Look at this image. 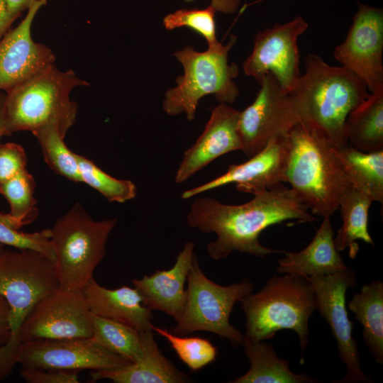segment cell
<instances>
[{"label": "cell", "mask_w": 383, "mask_h": 383, "mask_svg": "<svg viewBox=\"0 0 383 383\" xmlns=\"http://www.w3.org/2000/svg\"><path fill=\"white\" fill-rule=\"evenodd\" d=\"M304 72L289 92L299 123L326 138L334 147L348 146L344 125L348 114L370 95L365 84L342 66H332L309 53Z\"/></svg>", "instance_id": "cell-2"}, {"label": "cell", "mask_w": 383, "mask_h": 383, "mask_svg": "<svg viewBox=\"0 0 383 383\" xmlns=\"http://www.w3.org/2000/svg\"><path fill=\"white\" fill-rule=\"evenodd\" d=\"M91 314L111 319L139 331H152V311L143 304L133 287L109 289L92 278L82 289Z\"/></svg>", "instance_id": "cell-20"}, {"label": "cell", "mask_w": 383, "mask_h": 383, "mask_svg": "<svg viewBox=\"0 0 383 383\" xmlns=\"http://www.w3.org/2000/svg\"><path fill=\"white\" fill-rule=\"evenodd\" d=\"M242 0H211V6L217 12L225 14H232L235 13Z\"/></svg>", "instance_id": "cell-38"}, {"label": "cell", "mask_w": 383, "mask_h": 383, "mask_svg": "<svg viewBox=\"0 0 383 383\" xmlns=\"http://www.w3.org/2000/svg\"><path fill=\"white\" fill-rule=\"evenodd\" d=\"M89 83L72 70L61 71L51 65L5 92V118L9 135L57 128L65 137L75 123L78 106L70 98L72 90Z\"/></svg>", "instance_id": "cell-4"}, {"label": "cell", "mask_w": 383, "mask_h": 383, "mask_svg": "<svg viewBox=\"0 0 383 383\" xmlns=\"http://www.w3.org/2000/svg\"><path fill=\"white\" fill-rule=\"evenodd\" d=\"M60 287L54 263L32 250H6L0 254V294L11 308V335L2 346L8 355L18 354L21 326L35 304Z\"/></svg>", "instance_id": "cell-9"}, {"label": "cell", "mask_w": 383, "mask_h": 383, "mask_svg": "<svg viewBox=\"0 0 383 383\" xmlns=\"http://www.w3.org/2000/svg\"><path fill=\"white\" fill-rule=\"evenodd\" d=\"M79 371L22 368L20 374L27 383H78Z\"/></svg>", "instance_id": "cell-36"}, {"label": "cell", "mask_w": 383, "mask_h": 383, "mask_svg": "<svg viewBox=\"0 0 383 383\" xmlns=\"http://www.w3.org/2000/svg\"><path fill=\"white\" fill-rule=\"evenodd\" d=\"M349 309L362 324V338L375 361L383 364V283L364 285L348 303Z\"/></svg>", "instance_id": "cell-25"}, {"label": "cell", "mask_w": 383, "mask_h": 383, "mask_svg": "<svg viewBox=\"0 0 383 383\" xmlns=\"http://www.w3.org/2000/svg\"><path fill=\"white\" fill-rule=\"evenodd\" d=\"M288 182L312 215L331 216L343 196L353 187L334 146L313 128L298 123L287 133Z\"/></svg>", "instance_id": "cell-3"}, {"label": "cell", "mask_w": 383, "mask_h": 383, "mask_svg": "<svg viewBox=\"0 0 383 383\" xmlns=\"http://www.w3.org/2000/svg\"><path fill=\"white\" fill-rule=\"evenodd\" d=\"M92 337L91 313L82 291L59 287L41 298L23 321L20 341Z\"/></svg>", "instance_id": "cell-12"}, {"label": "cell", "mask_w": 383, "mask_h": 383, "mask_svg": "<svg viewBox=\"0 0 383 383\" xmlns=\"http://www.w3.org/2000/svg\"><path fill=\"white\" fill-rule=\"evenodd\" d=\"M77 159L82 182L96 190L109 201L124 203L136 196V186L131 180L109 175L83 155L77 154Z\"/></svg>", "instance_id": "cell-31"}, {"label": "cell", "mask_w": 383, "mask_h": 383, "mask_svg": "<svg viewBox=\"0 0 383 383\" xmlns=\"http://www.w3.org/2000/svg\"><path fill=\"white\" fill-rule=\"evenodd\" d=\"M277 261L278 272L308 278L330 274L347 267L334 243L330 216L323 221L311 243L299 252H284Z\"/></svg>", "instance_id": "cell-22"}, {"label": "cell", "mask_w": 383, "mask_h": 383, "mask_svg": "<svg viewBox=\"0 0 383 383\" xmlns=\"http://www.w3.org/2000/svg\"><path fill=\"white\" fill-rule=\"evenodd\" d=\"M308 278L314 293L316 309L331 328L340 358L347 369L345 377L335 382H373L361 369L360 355L353 336V323L348 318L345 306L346 292L356 284V273L347 267L330 274Z\"/></svg>", "instance_id": "cell-10"}, {"label": "cell", "mask_w": 383, "mask_h": 383, "mask_svg": "<svg viewBox=\"0 0 383 383\" xmlns=\"http://www.w3.org/2000/svg\"><path fill=\"white\" fill-rule=\"evenodd\" d=\"M15 20L9 11L6 0H0V40Z\"/></svg>", "instance_id": "cell-39"}, {"label": "cell", "mask_w": 383, "mask_h": 383, "mask_svg": "<svg viewBox=\"0 0 383 383\" xmlns=\"http://www.w3.org/2000/svg\"><path fill=\"white\" fill-rule=\"evenodd\" d=\"M236 41L237 37L232 35L226 45L220 43L204 52L187 46L173 54L182 64L184 74L177 77V86L165 92L162 109L167 114L184 113L192 121L200 99L209 94L222 104L235 101L239 89L234 79L239 69L236 64L228 63V53Z\"/></svg>", "instance_id": "cell-6"}, {"label": "cell", "mask_w": 383, "mask_h": 383, "mask_svg": "<svg viewBox=\"0 0 383 383\" xmlns=\"http://www.w3.org/2000/svg\"><path fill=\"white\" fill-rule=\"evenodd\" d=\"M259 84L254 101L239 116L241 151L248 157L260 151L272 138L287 134L299 123L289 93L272 74H267Z\"/></svg>", "instance_id": "cell-13"}, {"label": "cell", "mask_w": 383, "mask_h": 383, "mask_svg": "<svg viewBox=\"0 0 383 383\" xmlns=\"http://www.w3.org/2000/svg\"><path fill=\"white\" fill-rule=\"evenodd\" d=\"M26 153L21 145L0 143V184L26 170Z\"/></svg>", "instance_id": "cell-35"}, {"label": "cell", "mask_w": 383, "mask_h": 383, "mask_svg": "<svg viewBox=\"0 0 383 383\" xmlns=\"http://www.w3.org/2000/svg\"><path fill=\"white\" fill-rule=\"evenodd\" d=\"M334 152L352 186L383 202V150L366 152L348 145Z\"/></svg>", "instance_id": "cell-26"}, {"label": "cell", "mask_w": 383, "mask_h": 383, "mask_svg": "<svg viewBox=\"0 0 383 383\" xmlns=\"http://www.w3.org/2000/svg\"><path fill=\"white\" fill-rule=\"evenodd\" d=\"M216 12L211 5L202 9H181L165 16L162 22L168 30L189 28L205 38L208 48H214L221 43L216 36Z\"/></svg>", "instance_id": "cell-34"}, {"label": "cell", "mask_w": 383, "mask_h": 383, "mask_svg": "<svg viewBox=\"0 0 383 383\" xmlns=\"http://www.w3.org/2000/svg\"><path fill=\"white\" fill-rule=\"evenodd\" d=\"M253 195L250 201L239 205L224 204L210 196L193 201L187 216L189 225L204 233L216 235L206 247L210 257L223 260L234 251L260 257L284 252L263 246L260 234L287 220H316L296 193L282 184Z\"/></svg>", "instance_id": "cell-1"}, {"label": "cell", "mask_w": 383, "mask_h": 383, "mask_svg": "<svg viewBox=\"0 0 383 383\" xmlns=\"http://www.w3.org/2000/svg\"><path fill=\"white\" fill-rule=\"evenodd\" d=\"M48 0H37L25 18L0 40V90L5 92L53 65L55 56L46 45L33 40L31 27Z\"/></svg>", "instance_id": "cell-17"}, {"label": "cell", "mask_w": 383, "mask_h": 383, "mask_svg": "<svg viewBox=\"0 0 383 383\" xmlns=\"http://www.w3.org/2000/svg\"><path fill=\"white\" fill-rule=\"evenodd\" d=\"M4 247H5V245L0 243V254L2 253L4 251V250H5Z\"/></svg>", "instance_id": "cell-42"}, {"label": "cell", "mask_w": 383, "mask_h": 383, "mask_svg": "<svg viewBox=\"0 0 383 383\" xmlns=\"http://www.w3.org/2000/svg\"><path fill=\"white\" fill-rule=\"evenodd\" d=\"M152 330L168 341L179 358L191 370H199L216 360L217 348L206 338L176 335L165 328L154 325Z\"/></svg>", "instance_id": "cell-32"}, {"label": "cell", "mask_w": 383, "mask_h": 383, "mask_svg": "<svg viewBox=\"0 0 383 383\" xmlns=\"http://www.w3.org/2000/svg\"><path fill=\"white\" fill-rule=\"evenodd\" d=\"M34 178L27 170L0 184V194L10 206L9 213L21 228L38 218Z\"/></svg>", "instance_id": "cell-30"}, {"label": "cell", "mask_w": 383, "mask_h": 383, "mask_svg": "<svg viewBox=\"0 0 383 383\" xmlns=\"http://www.w3.org/2000/svg\"><path fill=\"white\" fill-rule=\"evenodd\" d=\"M4 101L5 94L0 91V140L4 135H9L6 125Z\"/></svg>", "instance_id": "cell-41"}, {"label": "cell", "mask_w": 383, "mask_h": 383, "mask_svg": "<svg viewBox=\"0 0 383 383\" xmlns=\"http://www.w3.org/2000/svg\"><path fill=\"white\" fill-rule=\"evenodd\" d=\"M130 362L92 338L24 341L17 358L22 368L40 370H111Z\"/></svg>", "instance_id": "cell-15"}, {"label": "cell", "mask_w": 383, "mask_h": 383, "mask_svg": "<svg viewBox=\"0 0 383 383\" xmlns=\"http://www.w3.org/2000/svg\"><path fill=\"white\" fill-rule=\"evenodd\" d=\"M187 282L182 315L170 331L179 335L207 331L227 339L233 347L241 345L244 335L231 324L229 318L235 304L253 292V282L245 277L228 286L218 284L205 275L196 254Z\"/></svg>", "instance_id": "cell-8"}, {"label": "cell", "mask_w": 383, "mask_h": 383, "mask_svg": "<svg viewBox=\"0 0 383 383\" xmlns=\"http://www.w3.org/2000/svg\"><path fill=\"white\" fill-rule=\"evenodd\" d=\"M44 160L56 174L74 182H82L77 153L65 143V136L55 127L43 128L34 133Z\"/></svg>", "instance_id": "cell-29"}, {"label": "cell", "mask_w": 383, "mask_h": 383, "mask_svg": "<svg viewBox=\"0 0 383 383\" xmlns=\"http://www.w3.org/2000/svg\"><path fill=\"white\" fill-rule=\"evenodd\" d=\"M383 9L360 2L333 57L358 77L370 93L383 87Z\"/></svg>", "instance_id": "cell-14"}, {"label": "cell", "mask_w": 383, "mask_h": 383, "mask_svg": "<svg viewBox=\"0 0 383 383\" xmlns=\"http://www.w3.org/2000/svg\"><path fill=\"white\" fill-rule=\"evenodd\" d=\"M239 116L240 111L227 104L220 103L213 109L203 133L184 152L175 174L176 183L184 182L220 156L241 150Z\"/></svg>", "instance_id": "cell-18"}, {"label": "cell", "mask_w": 383, "mask_h": 383, "mask_svg": "<svg viewBox=\"0 0 383 383\" xmlns=\"http://www.w3.org/2000/svg\"><path fill=\"white\" fill-rule=\"evenodd\" d=\"M308 28L306 21L297 16L258 32L253 40L252 51L243 64L245 74L260 84L270 73L289 93L301 76L297 41Z\"/></svg>", "instance_id": "cell-11"}, {"label": "cell", "mask_w": 383, "mask_h": 383, "mask_svg": "<svg viewBox=\"0 0 383 383\" xmlns=\"http://www.w3.org/2000/svg\"><path fill=\"white\" fill-rule=\"evenodd\" d=\"M240 301L246 317L243 340L265 341L280 330H292L304 353L309 342V320L316 309L309 278L274 275L257 292Z\"/></svg>", "instance_id": "cell-5"}, {"label": "cell", "mask_w": 383, "mask_h": 383, "mask_svg": "<svg viewBox=\"0 0 383 383\" xmlns=\"http://www.w3.org/2000/svg\"><path fill=\"white\" fill-rule=\"evenodd\" d=\"M250 362L249 370L232 383H314L312 377L291 371L289 362L280 359L273 347L265 341L243 340L241 345Z\"/></svg>", "instance_id": "cell-24"}, {"label": "cell", "mask_w": 383, "mask_h": 383, "mask_svg": "<svg viewBox=\"0 0 383 383\" xmlns=\"http://www.w3.org/2000/svg\"><path fill=\"white\" fill-rule=\"evenodd\" d=\"M91 338L104 348L131 362L143 355V331L94 314H91Z\"/></svg>", "instance_id": "cell-28"}, {"label": "cell", "mask_w": 383, "mask_h": 383, "mask_svg": "<svg viewBox=\"0 0 383 383\" xmlns=\"http://www.w3.org/2000/svg\"><path fill=\"white\" fill-rule=\"evenodd\" d=\"M9 213L0 212V243L22 250L39 252L54 263L50 228L33 233L21 231Z\"/></svg>", "instance_id": "cell-33"}, {"label": "cell", "mask_w": 383, "mask_h": 383, "mask_svg": "<svg viewBox=\"0 0 383 383\" xmlns=\"http://www.w3.org/2000/svg\"><path fill=\"white\" fill-rule=\"evenodd\" d=\"M195 243L188 241L169 270H156L150 275L133 279L134 287L143 304L150 311H160L177 322L182 315L187 299L184 284L192 264Z\"/></svg>", "instance_id": "cell-19"}, {"label": "cell", "mask_w": 383, "mask_h": 383, "mask_svg": "<svg viewBox=\"0 0 383 383\" xmlns=\"http://www.w3.org/2000/svg\"><path fill=\"white\" fill-rule=\"evenodd\" d=\"M11 308L6 299L0 294V347L9 339L11 335Z\"/></svg>", "instance_id": "cell-37"}, {"label": "cell", "mask_w": 383, "mask_h": 383, "mask_svg": "<svg viewBox=\"0 0 383 383\" xmlns=\"http://www.w3.org/2000/svg\"><path fill=\"white\" fill-rule=\"evenodd\" d=\"M344 135L348 145L372 152L383 150V87L369 97L347 116Z\"/></svg>", "instance_id": "cell-23"}, {"label": "cell", "mask_w": 383, "mask_h": 383, "mask_svg": "<svg viewBox=\"0 0 383 383\" xmlns=\"http://www.w3.org/2000/svg\"><path fill=\"white\" fill-rule=\"evenodd\" d=\"M372 201L367 194L354 188L347 192L340 201L338 210L343 225L334 238V243L339 252L349 248L351 259L358 252L357 240L374 245L368 231V213Z\"/></svg>", "instance_id": "cell-27"}, {"label": "cell", "mask_w": 383, "mask_h": 383, "mask_svg": "<svg viewBox=\"0 0 383 383\" xmlns=\"http://www.w3.org/2000/svg\"><path fill=\"white\" fill-rule=\"evenodd\" d=\"M37 0H6L11 16L17 19L21 13L27 11Z\"/></svg>", "instance_id": "cell-40"}, {"label": "cell", "mask_w": 383, "mask_h": 383, "mask_svg": "<svg viewBox=\"0 0 383 383\" xmlns=\"http://www.w3.org/2000/svg\"><path fill=\"white\" fill-rule=\"evenodd\" d=\"M117 218L95 221L74 204L50 228L54 267L61 288L82 291L106 254Z\"/></svg>", "instance_id": "cell-7"}, {"label": "cell", "mask_w": 383, "mask_h": 383, "mask_svg": "<svg viewBox=\"0 0 383 383\" xmlns=\"http://www.w3.org/2000/svg\"><path fill=\"white\" fill-rule=\"evenodd\" d=\"M144 350L136 361L111 370L92 371L93 381L109 379L115 383H187L192 379L162 353L152 331H143Z\"/></svg>", "instance_id": "cell-21"}, {"label": "cell", "mask_w": 383, "mask_h": 383, "mask_svg": "<svg viewBox=\"0 0 383 383\" xmlns=\"http://www.w3.org/2000/svg\"><path fill=\"white\" fill-rule=\"evenodd\" d=\"M289 154L288 135L276 136L247 162L231 165L222 175L184 191L182 198L187 199L232 183L235 184L238 191L252 194L269 189L285 182Z\"/></svg>", "instance_id": "cell-16"}]
</instances>
